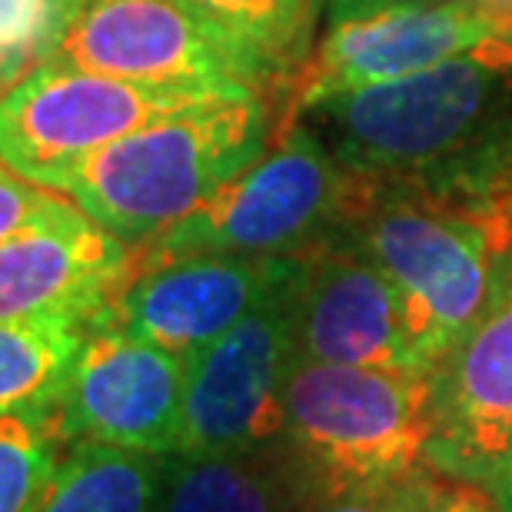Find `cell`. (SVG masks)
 <instances>
[{
	"label": "cell",
	"mask_w": 512,
	"mask_h": 512,
	"mask_svg": "<svg viewBox=\"0 0 512 512\" xmlns=\"http://www.w3.org/2000/svg\"><path fill=\"white\" fill-rule=\"evenodd\" d=\"M446 486L423 473L393 479V483H376L350 489L343 496H330L323 503L306 506L303 512H433Z\"/></svg>",
	"instance_id": "obj_20"
},
{
	"label": "cell",
	"mask_w": 512,
	"mask_h": 512,
	"mask_svg": "<svg viewBox=\"0 0 512 512\" xmlns=\"http://www.w3.org/2000/svg\"><path fill=\"white\" fill-rule=\"evenodd\" d=\"M489 486H493V493H496L499 512H512V446L503 456V463L496 466V473L489 476Z\"/></svg>",
	"instance_id": "obj_26"
},
{
	"label": "cell",
	"mask_w": 512,
	"mask_h": 512,
	"mask_svg": "<svg viewBox=\"0 0 512 512\" xmlns=\"http://www.w3.org/2000/svg\"><path fill=\"white\" fill-rule=\"evenodd\" d=\"M213 94L223 90L147 87L47 57L0 100V163L54 190L60 173L94 150Z\"/></svg>",
	"instance_id": "obj_6"
},
{
	"label": "cell",
	"mask_w": 512,
	"mask_h": 512,
	"mask_svg": "<svg viewBox=\"0 0 512 512\" xmlns=\"http://www.w3.org/2000/svg\"><path fill=\"white\" fill-rule=\"evenodd\" d=\"M403 4H429V0H323L326 20H330V24L376 14V10H386V7H403Z\"/></svg>",
	"instance_id": "obj_23"
},
{
	"label": "cell",
	"mask_w": 512,
	"mask_h": 512,
	"mask_svg": "<svg viewBox=\"0 0 512 512\" xmlns=\"http://www.w3.org/2000/svg\"><path fill=\"white\" fill-rule=\"evenodd\" d=\"M167 456L70 443L34 512H153Z\"/></svg>",
	"instance_id": "obj_16"
},
{
	"label": "cell",
	"mask_w": 512,
	"mask_h": 512,
	"mask_svg": "<svg viewBox=\"0 0 512 512\" xmlns=\"http://www.w3.org/2000/svg\"><path fill=\"white\" fill-rule=\"evenodd\" d=\"M306 503L296 489L280 453H210L167 456L160 496L153 512H303Z\"/></svg>",
	"instance_id": "obj_15"
},
{
	"label": "cell",
	"mask_w": 512,
	"mask_h": 512,
	"mask_svg": "<svg viewBox=\"0 0 512 512\" xmlns=\"http://www.w3.org/2000/svg\"><path fill=\"white\" fill-rule=\"evenodd\" d=\"M300 256H180L137 266L100 320L177 356L220 340L300 273ZM97 323V320H94Z\"/></svg>",
	"instance_id": "obj_10"
},
{
	"label": "cell",
	"mask_w": 512,
	"mask_h": 512,
	"mask_svg": "<svg viewBox=\"0 0 512 512\" xmlns=\"http://www.w3.org/2000/svg\"><path fill=\"white\" fill-rule=\"evenodd\" d=\"M34 67L37 64L24 54V50H17L4 34H0V100H4L7 90L14 87L20 77H27Z\"/></svg>",
	"instance_id": "obj_24"
},
{
	"label": "cell",
	"mask_w": 512,
	"mask_h": 512,
	"mask_svg": "<svg viewBox=\"0 0 512 512\" xmlns=\"http://www.w3.org/2000/svg\"><path fill=\"white\" fill-rule=\"evenodd\" d=\"M353 183L346 237L393 283L419 363L436 373L483 313L509 223L409 187Z\"/></svg>",
	"instance_id": "obj_4"
},
{
	"label": "cell",
	"mask_w": 512,
	"mask_h": 512,
	"mask_svg": "<svg viewBox=\"0 0 512 512\" xmlns=\"http://www.w3.org/2000/svg\"><path fill=\"white\" fill-rule=\"evenodd\" d=\"M433 512H496V506H489L473 486H446Z\"/></svg>",
	"instance_id": "obj_25"
},
{
	"label": "cell",
	"mask_w": 512,
	"mask_h": 512,
	"mask_svg": "<svg viewBox=\"0 0 512 512\" xmlns=\"http://www.w3.org/2000/svg\"><path fill=\"white\" fill-rule=\"evenodd\" d=\"M436 436V373L296 360L273 449L303 503L419 473Z\"/></svg>",
	"instance_id": "obj_3"
},
{
	"label": "cell",
	"mask_w": 512,
	"mask_h": 512,
	"mask_svg": "<svg viewBox=\"0 0 512 512\" xmlns=\"http://www.w3.org/2000/svg\"><path fill=\"white\" fill-rule=\"evenodd\" d=\"M57 409L0 416V512H34L57 473Z\"/></svg>",
	"instance_id": "obj_19"
},
{
	"label": "cell",
	"mask_w": 512,
	"mask_h": 512,
	"mask_svg": "<svg viewBox=\"0 0 512 512\" xmlns=\"http://www.w3.org/2000/svg\"><path fill=\"white\" fill-rule=\"evenodd\" d=\"M213 34L223 37L263 84L303 67L316 0H180Z\"/></svg>",
	"instance_id": "obj_17"
},
{
	"label": "cell",
	"mask_w": 512,
	"mask_h": 512,
	"mask_svg": "<svg viewBox=\"0 0 512 512\" xmlns=\"http://www.w3.org/2000/svg\"><path fill=\"white\" fill-rule=\"evenodd\" d=\"M137 270V253L84 210L27 227L0 243V323L87 326Z\"/></svg>",
	"instance_id": "obj_12"
},
{
	"label": "cell",
	"mask_w": 512,
	"mask_h": 512,
	"mask_svg": "<svg viewBox=\"0 0 512 512\" xmlns=\"http://www.w3.org/2000/svg\"><path fill=\"white\" fill-rule=\"evenodd\" d=\"M187 360L97 320L87 326L57 399L64 443L177 456Z\"/></svg>",
	"instance_id": "obj_8"
},
{
	"label": "cell",
	"mask_w": 512,
	"mask_h": 512,
	"mask_svg": "<svg viewBox=\"0 0 512 512\" xmlns=\"http://www.w3.org/2000/svg\"><path fill=\"white\" fill-rule=\"evenodd\" d=\"M296 350L310 363L433 373L413 350L393 283L350 237L303 253Z\"/></svg>",
	"instance_id": "obj_13"
},
{
	"label": "cell",
	"mask_w": 512,
	"mask_h": 512,
	"mask_svg": "<svg viewBox=\"0 0 512 512\" xmlns=\"http://www.w3.org/2000/svg\"><path fill=\"white\" fill-rule=\"evenodd\" d=\"M266 140L270 107L260 90H223L94 150L60 173L54 193L143 247L260 160Z\"/></svg>",
	"instance_id": "obj_2"
},
{
	"label": "cell",
	"mask_w": 512,
	"mask_h": 512,
	"mask_svg": "<svg viewBox=\"0 0 512 512\" xmlns=\"http://www.w3.org/2000/svg\"><path fill=\"white\" fill-rule=\"evenodd\" d=\"M303 266L250 316L187 356L177 456L270 449L283 429V393L296 350V293Z\"/></svg>",
	"instance_id": "obj_7"
},
{
	"label": "cell",
	"mask_w": 512,
	"mask_h": 512,
	"mask_svg": "<svg viewBox=\"0 0 512 512\" xmlns=\"http://www.w3.org/2000/svg\"><path fill=\"white\" fill-rule=\"evenodd\" d=\"M512 446V247L496 260L473 330L436 370V436L429 463L489 483Z\"/></svg>",
	"instance_id": "obj_11"
},
{
	"label": "cell",
	"mask_w": 512,
	"mask_h": 512,
	"mask_svg": "<svg viewBox=\"0 0 512 512\" xmlns=\"http://www.w3.org/2000/svg\"><path fill=\"white\" fill-rule=\"evenodd\" d=\"M300 114L353 180L499 217L512 197V47L499 40Z\"/></svg>",
	"instance_id": "obj_1"
},
{
	"label": "cell",
	"mask_w": 512,
	"mask_h": 512,
	"mask_svg": "<svg viewBox=\"0 0 512 512\" xmlns=\"http://www.w3.org/2000/svg\"><path fill=\"white\" fill-rule=\"evenodd\" d=\"M70 207H74V200H67L64 193L37 187L0 163V243L20 230L60 217Z\"/></svg>",
	"instance_id": "obj_21"
},
{
	"label": "cell",
	"mask_w": 512,
	"mask_h": 512,
	"mask_svg": "<svg viewBox=\"0 0 512 512\" xmlns=\"http://www.w3.org/2000/svg\"><path fill=\"white\" fill-rule=\"evenodd\" d=\"M466 4L473 7L489 37L512 47V0H466Z\"/></svg>",
	"instance_id": "obj_22"
},
{
	"label": "cell",
	"mask_w": 512,
	"mask_h": 512,
	"mask_svg": "<svg viewBox=\"0 0 512 512\" xmlns=\"http://www.w3.org/2000/svg\"><path fill=\"white\" fill-rule=\"evenodd\" d=\"M84 326L0 323V416L57 409Z\"/></svg>",
	"instance_id": "obj_18"
},
{
	"label": "cell",
	"mask_w": 512,
	"mask_h": 512,
	"mask_svg": "<svg viewBox=\"0 0 512 512\" xmlns=\"http://www.w3.org/2000/svg\"><path fill=\"white\" fill-rule=\"evenodd\" d=\"M353 177L306 124H286L273 150L213 190L197 210L143 243L137 266L180 256H300L343 230Z\"/></svg>",
	"instance_id": "obj_5"
},
{
	"label": "cell",
	"mask_w": 512,
	"mask_h": 512,
	"mask_svg": "<svg viewBox=\"0 0 512 512\" xmlns=\"http://www.w3.org/2000/svg\"><path fill=\"white\" fill-rule=\"evenodd\" d=\"M493 40L466 0L386 7L330 24L293 77L290 120L326 97L413 77Z\"/></svg>",
	"instance_id": "obj_14"
},
{
	"label": "cell",
	"mask_w": 512,
	"mask_h": 512,
	"mask_svg": "<svg viewBox=\"0 0 512 512\" xmlns=\"http://www.w3.org/2000/svg\"><path fill=\"white\" fill-rule=\"evenodd\" d=\"M54 57L147 87H250L260 94L266 87L180 0H80Z\"/></svg>",
	"instance_id": "obj_9"
}]
</instances>
